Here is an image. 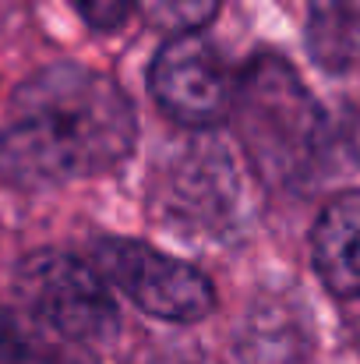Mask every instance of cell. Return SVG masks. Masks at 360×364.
Here are the masks:
<instances>
[{
	"mask_svg": "<svg viewBox=\"0 0 360 364\" xmlns=\"http://www.w3.org/2000/svg\"><path fill=\"white\" fill-rule=\"evenodd\" d=\"M234 117L247 159L268 188H300L315 173L325 152V117L283 57L261 53L247 64Z\"/></svg>",
	"mask_w": 360,
	"mask_h": 364,
	"instance_id": "2",
	"label": "cell"
},
{
	"mask_svg": "<svg viewBox=\"0 0 360 364\" xmlns=\"http://www.w3.org/2000/svg\"><path fill=\"white\" fill-rule=\"evenodd\" d=\"M75 4H78L82 18H85L92 28H99V32L120 28V25L127 21L131 7H134V0H75Z\"/></svg>",
	"mask_w": 360,
	"mask_h": 364,
	"instance_id": "12",
	"label": "cell"
},
{
	"mask_svg": "<svg viewBox=\"0 0 360 364\" xmlns=\"http://www.w3.org/2000/svg\"><path fill=\"white\" fill-rule=\"evenodd\" d=\"M307 343V311L286 294H265L240 322L237 354L240 364H300Z\"/></svg>",
	"mask_w": 360,
	"mask_h": 364,
	"instance_id": "7",
	"label": "cell"
},
{
	"mask_svg": "<svg viewBox=\"0 0 360 364\" xmlns=\"http://www.w3.org/2000/svg\"><path fill=\"white\" fill-rule=\"evenodd\" d=\"M311 4V14H329V11H339V7H350L357 0H307Z\"/></svg>",
	"mask_w": 360,
	"mask_h": 364,
	"instance_id": "13",
	"label": "cell"
},
{
	"mask_svg": "<svg viewBox=\"0 0 360 364\" xmlns=\"http://www.w3.org/2000/svg\"><path fill=\"white\" fill-rule=\"evenodd\" d=\"M240 205V177L219 141H191L159 173V216L184 237H219Z\"/></svg>",
	"mask_w": 360,
	"mask_h": 364,
	"instance_id": "5",
	"label": "cell"
},
{
	"mask_svg": "<svg viewBox=\"0 0 360 364\" xmlns=\"http://www.w3.org/2000/svg\"><path fill=\"white\" fill-rule=\"evenodd\" d=\"M96 272L124 290L145 315L166 322H198L216 308L212 283L187 262L141 241L107 237L96 244Z\"/></svg>",
	"mask_w": 360,
	"mask_h": 364,
	"instance_id": "4",
	"label": "cell"
},
{
	"mask_svg": "<svg viewBox=\"0 0 360 364\" xmlns=\"http://www.w3.org/2000/svg\"><path fill=\"white\" fill-rule=\"evenodd\" d=\"M134 7L163 32L187 36L216 18L219 0H134Z\"/></svg>",
	"mask_w": 360,
	"mask_h": 364,
	"instance_id": "11",
	"label": "cell"
},
{
	"mask_svg": "<svg viewBox=\"0 0 360 364\" xmlns=\"http://www.w3.org/2000/svg\"><path fill=\"white\" fill-rule=\"evenodd\" d=\"M134 110L114 78L82 64L32 75L0 131V170L21 188L96 177L131 152Z\"/></svg>",
	"mask_w": 360,
	"mask_h": 364,
	"instance_id": "1",
	"label": "cell"
},
{
	"mask_svg": "<svg viewBox=\"0 0 360 364\" xmlns=\"http://www.w3.org/2000/svg\"><path fill=\"white\" fill-rule=\"evenodd\" d=\"M0 364H92L75 343L46 333L43 326L18 322L0 304Z\"/></svg>",
	"mask_w": 360,
	"mask_h": 364,
	"instance_id": "9",
	"label": "cell"
},
{
	"mask_svg": "<svg viewBox=\"0 0 360 364\" xmlns=\"http://www.w3.org/2000/svg\"><path fill=\"white\" fill-rule=\"evenodd\" d=\"M311 255L322 283L339 297H360V191L336 195L311 234Z\"/></svg>",
	"mask_w": 360,
	"mask_h": 364,
	"instance_id": "8",
	"label": "cell"
},
{
	"mask_svg": "<svg viewBox=\"0 0 360 364\" xmlns=\"http://www.w3.org/2000/svg\"><path fill=\"white\" fill-rule=\"evenodd\" d=\"M148 85L156 103L187 127H212L234 114V78L223 53L198 32L173 36L152 60Z\"/></svg>",
	"mask_w": 360,
	"mask_h": 364,
	"instance_id": "6",
	"label": "cell"
},
{
	"mask_svg": "<svg viewBox=\"0 0 360 364\" xmlns=\"http://www.w3.org/2000/svg\"><path fill=\"white\" fill-rule=\"evenodd\" d=\"M14 283L36 326L75 347L107 343L117 333V308L103 276L96 272V265L75 255L50 247L32 251L18 265Z\"/></svg>",
	"mask_w": 360,
	"mask_h": 364,
	"instance_id": "3",
	"label": "cell"
},
{
	"mask_svg": "<svg viewBox=\"0 0 360 364\" xmlns=\"http://www.w3.org/2000/svg\"><path fill=\"white\" fill-rule=\"evenodd\" d=\"M307 50L325 71H347L360 57V0L329 14H311Z\"/></svg>",
	"mask_w": 360,
	"mask_h": 364,
	"instance_id": "10",
	"label": "cell"
}]
</instances>
